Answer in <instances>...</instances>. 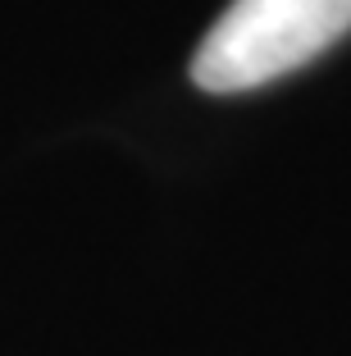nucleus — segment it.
Returning <instances> with one entry per match:
<instances>
[{
	"mask_svg": "<svg viewBox=\"0 0 351 356\" xmlns=\"http://www.w3.org/2000/svg\"><path fill=\"white\" fill-rule=\"evenodd\" d=\"M351 32V0H233L192 60L210 96L256 92Z\"/></svg>",
	"mask_w": 351,
	"mask_h": 356,
	"instance_id": "nucleus-1",
	"label": "nucleus"
}]
</instances>
